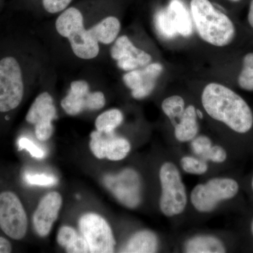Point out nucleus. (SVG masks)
<instances>
[{"label": "nucleus", "mask_w": 253, "mask_h": 253, "mask_svg": "<svg viewBox=\"0 0 253 253\" xmlns=\"http://www.w3.org/2000/svg\"><path fill=\"white\" fill-rule=\"evenodd\" d=\"M201 104L210 117L231 130L246 134L252 129V110L239 94L228 86L209 83L201 94Z\"/></svg>", "instance_id": "1"}, {"label": "nucleus", "mask_w": 253, "mask_h": 253, "mask_svg": "<svg viewBox=\"0 0 253 253\" xmlns=\"http://www.w3.org/2000/svg\"><path fill=\"white\" fill-rule=\"evenodd\" d=\"M191 16L196 31L203 41L211 45H229L236 36L234 23L214 7L209 0H191Z\"/></svg>", "instance_id": "2"}, {"label": "nucleus", "mask_w": 253, "mask_h": 253, "mask_svg": "<svg viewBox=\"0 0 253 253\" xmlns=\"http://www.w3.org/2000/svg\"><path fill=\"white\" fill-rule=\"evenodd\" d=\"M83 24L81 11L71 7L60 15L56 20V28L60 36L68 38L73 52L78 57L94 59L99 54V42Z\"/></svg>", "instance_id": "3"}, {"label": "nucleus", "mask_w": 253, "mask_h": 253, "mask_svg": "<svg viewBox=\"0 0 253 253\" xmlns=\"http://www.w3.org/2000/svg\"><path fill=\"white\" fill-rule=\"evenodd\" d=\"M159 181L160 211L168 217L180 215L187 206L188 196L177 166L169 161L163 163L159 169Z\"/></svg>", "instance_id": "4"}, {"label": "nucleus", "mask_w": 253, "mask_h": 253, "mask_svg": "<svg viewBox=\"0 0 253 253\" xmlns=\"http://www.w3.org/2000/svg\"><path fill=\"white\" fill-rule=\"evenodd\" d=\"M22 66L13 55L0 58V113H6L18 107L24 96Z\"/></svg>", "instance_id": "5"}, {"label": "nucleus", "mask_w": 253, "mask_h": 253, "mask_svg": "<svg viewBox=\"0 0 253 253\" xmlns=\"http://www.w3.org/2000/svg\"><path fill=\"white\" fill-rule=\"evenodd\" d=\"M239 191V184L229 177H214L194 186L190 201L198 212H212L221 202L234 199Z\"/></svg>", "instance_id": "6"}, {"label": "nucleus", "mask_w": 253, "mask_h": 253, "mask_svg": "<svg viewBox=\"0 0 253 253\" xmlns=\"http://www.w3.org/2000/svg\"><path fill=\"white\" fill-rule=\"evenodd\" d=\"M80 231L89 245L90 253L114 252L116 242L111 226L102 216L86 213L78 221Z\"/></svg>", "instance_id": "7"}, {"label": "nucleus", "mask_w": 253, "mask_h": 253, "mask_svg": "<svg viewBox=\"0 0 253 253\" xmlns=\"http://www.w3.org/2000/svg\"><path fill=\"white\" fill-rule=\"evenodd\" d=\"M0 229L15 240L22 239L27 232L26 211L18 196L11 191L0 194Z\"/></svg>", "instance_id": "8"}, {"label": "nucleus", "mask_w": 253, "mask_h": 253, "mask_svg": "<svg viewBox=\"0 0 253 253\" xmlns=\"http://www.w3.org/2000/svg\"><path fill=\"white\" fill-rule=\"evenodd\" d=\"M156 25L160 34L165 38L189 37L192 34L190 14L180 0H172L167 9L160 11L156 16Z\"/></svg>", "instance_id": "9"}, {"label": "nucleus", "mask_w": 253, "mask_h": 253, "mask_svg": "<svg viewBox=\"0 0 253 253\" xmlns=\"http://www.w3.org/2000/svg\"><path fill=\"white\" fill-rule=\"evenodd\" d=\"M104 183L113 196L126 207L134 208L140 204V178L134 169H126L119 174L106 176Z\"/></svg>", "instance_id": "10"}, {"label": "nucleus", "mask_w": 253, "mask_h": 253, "mask_svg": "<svg viewBox=\"0 0 253 253\" xmlns=\"http://www.w3.org/2000/svg\"><path fill=\"white\" fill-rule=\"evenodd\" d=\"M89 148L98 159L107 158L111 161L125 159L131 151L130 142L114 132L104 133L94 131L91 134Z\"/></svg>", "instance_id": "11"}, {"label": "nucleus", "mask_w": 253, "mask_h": 253, "mask_svg": "<svg viewBox=\"0 0 253 253\" xmlns=\"http://www.w3.org/2000/svg\"><path fill=\"white\" fill-rule=\"evenodd\" d=\"M163 66L159 63H149L142 70L129 71L123 77L125 84L131 90V96L143 99L154 91L158 78L162 74Z\"/></svg>", "instance_id": "12"}, {"label": "nucleus", "mask_w": 253, "mask_h": 253, "mask_svg": "<svg viewBox=\"0 0 253 253\" xmlns=\"http://www.w3.org/2000/svg\"><path fill=\"white\" fill-rule=\"evenodd\" d=\"M111 56L117 61L118 66L125 71L144 67L152 61V56L144 50L138 49L128 37H120L113 44Z\"/></svg>", "instance_id": "13"}, {"label": "nucleus", "mask_w": 253, "mask_h": 253, "mask_svg": "<svg viewBox=\"0 0 253 253\" xmlns=\"http://www.w3.org/2000/svg\"><path fill=\"white\" fill-rule=\"evenodd\" d=\"M62 203V196L56 191L48 193L41 199L33 216V226L38 235L45 237L49 234L59 216Z\"/></svg>", "instance_id": "14"}, {"label": "nucleus", "mask_w": 253, "mask_h": 253, "mask_svg": "<svg viewBox=\"0 0 253 253\" xmlns=\"http://www.w3.org/2000/svg\"><path fill=\"white\" fill-rule=\"evenodd\" d=\"M56 111L52 96L48 92L40 94L32 104L26 115V121L30 124L51 123L56 118Z\"/></svg>", "instance_id": "15"}, {"label": "nucleus", "mask_w": 253, "mask_h": 253, "mask_svg": "<svg viewBox=\"0 0 253 253\" xmlns=\"http://www.w3.org/2000/svg\"><path fill=\"white\" fill-rule=\"evenodd\" d=\"M89 94V85L85 81L73 82L67 96L61 101V106L70 116H76L86 110Z\"/></svg>", "instance_id": "16"}, {"label": "nucleus", "mask_w": 253, "mask_h": 253, "mask_svg": "<svg viewBox=\"0 0 253 253\" xmlns=\"http://www.w3.org/2000/svg\"><path fill=\"white\" fill-rule=\"evenodd\" d=\"M197 110L193 105L186 106L179 118V122L174 126V137L181 143L189 142L198 135L199 131Z\"/></svg>", "instance_id": "17"}, {"label": "nucleus", "mask_w": 253, "mask_h": 253, "mask_svg": "<svg viewBox=\"0 0 253 253\" xmlns=\"http://www.w3.org/2000/svg\"><path fill=\"white\" fill-rule=\"evenodd\" d=\"M159 247L158 236L150 230L137 231L126 241L121 252L129 253H156Z\"/></svg>", "instance_id": "18"}, {"label": "nucleus", "mask_w": 253, "mask_h": 253, "mask_svg": "<svg viewBox=\"0 0 253 253\" xmlns=\"http://www.w3.org/2000/svg\"><path fill=\"white\" fill-rule=\"evenodd\" d=\"M184 251L186 253H224V243L212 235H197L186 241Z\"/></svg>", "instance_id": "19"}, {"label": "nucleus", "mask_w": 253, "mask_h": 253, "mask_svg": "<svg viewBox=\"0 0 253 253\" xmlns=\"http://www.w3.org/2000/svg\"><path fill=\"white\" fill-rule=\"evenodd\" d=\"M89 31L98 42L109 44L117 38L121 31V23L117 18L109 16Z\"/></svg>", "instance_id": "20"}, {"label": "nucleus", "mask_w": 253, "mask_h": 253, "mask_svg": "<svg viewBox=\"0 0 253 253\" xmlns=\"http://www.w3.org/2000/svg\"><path fill=\"white\" fill-rule=\"evenodd\" d=\"M123 114L120 110L113 109L105 111L96 118V130L104 133L114 132L123 121Z\"/></svg>", "instance_id": "21"}, {"label": "nucleus", "mask_w": 253, "mask_h": 253, "mask_svg": "<svg viewBox=\"0 0 253 253\" xmlns=\"http://www.w3.org/2000/svg\"><path fill=\"white\" fill-rule=\"evenodd\" d=\"M186 109V103L179 95H173L163 100L161 104L163 112L172 122L176 124V120L179 119Z\"/></svg>", "instance_id": "22"}, {"label": "nucleus", "mask_w": 253, "mask_h": 253, "mask_svg": "<svg viewBox=\"0 0 253 253\" xmlns=\"http://www.w3.org/2000/svg\"><path fill=\"white\" fill-rule=\"evenodd\" d=\"M179 163L182 170L187 174L202 175L206 174L209 169L208 161L199 156H183Z\"/></svg>", "instance_id": "23"}, {"label": "nucleus", "mask_w": 253, "mask_h": 253, "mask_svg": "<svg viewBox=\"0 0 253 253\" xmlns=\"http://www.w3.org/2000/svg\"><path fill=\"white\" fill-rule=\"evenodd\" d=\"M240 87L246 91H253V52L245 55L243 66L238 77Z\"/></svg>", "instance_id": "24"}, {"label": "nucleus", "mask_w": 253, "mask_h": 253, "mask_svg": "<svg viewBox=\"0 0 253 253\" xmlns=\"http://www.w3.org/2000/svg\"><path fill=\"white\" fill-rule=\"evenodd\" d=\"M212 141L209 136H196L191 141V148L196 156L202 158L212 146Z\"/></svg>", "instance_id": "25"}, {"label": "nucleus", "mask_w": 253, "mask_h": 253, "mask_svg": "<svg viewBox=\"0 0 253 253\" xmlns=\"http://www.w3.org/2000/svg\"><path fill=\"white\" fill-rule=\"evenodd\" d=\"M79 234L71 226H62L59 229L57 235V243L60 246L66 249L74 241Z\"/></svg>", "instance_id": "26"}, {"label": "nucleus", "mask_w": 253, "mask_h": 253, "mask_svg": "<svg viewBox=\"0 0 253 253\" xmlns=\"http://www.w3.org/2000/svg\"><path fill=\"white\" fill-rule=\"evenodd\" d=\"M203 159L208 162L214 163H222L227 159V152L222 146L219 145H212V147L205 154Z\"/></svg>", "instance_id": "27"}, {"label": "nucleus", "mask_w": 253, "mask_h": 253, "mask_svg": "<svg viewBox=\"0 0 253 253\" xmlns=\"http://www.w3.org/2000/svg\"><path fill=\"white\" fill-rule=\"evenodd\" d=\"M25 179L32 185L52 186L57 182V179L54 176L46 174H27Z\"/></svg>", "instance_id": "28"}, {"label": "nucleus", "mask_w": 253, "mask_h": 253, "mask_svg": "<svg viewBox=\"0 0 253 253\" xmlns=\"http://www.w3.org/2000/svg\"><path fill=\"white\" fill-rule=\"evenodd\" d=\"M18 146L20 149L27 150L32 156L38 159H42L45 156L44 151L27 138L23 137L20 139L18 141Z\"/></svg>", "instance_id": "29"}, {"label": "nucleus", "mask_w": 253, "mask_h": 253, "mask_svg": "<svg viewBox=\"0 0 253 253\" xmlns=\"http://www.w3.org/2000/svg\"><path fill=\"white\" fill-rule=\"evenodd\" d=\"M106 104V99L104 94L101 91L96 92H89L87 97V104L86 110L96 111L102 109Z\"/></svg>", "instance_id": "30"}, {"label": "nucleus", "mask_w": 253, "mask_h": 253, "mask_svg": "<svg viewBox=\"0 0 253 253\" xmlns=\"http://www.w3.org/2000/svg\"><path fill=\"white\" fill-rule=\"evenodd\" d=\"M72 0H42L43 6L48 12L54 14L66 9Z\"/></svg>", "instance_id": "31"}, {"label": "nucleus", "mask_w": 253, "mask_h": 253, "mask_svg": "<svg viewBox=\"0 0 253 253\" xmlns=\"http://www.w3.org/2000/svg\"><path fill=\"white\" fill-rule=\"evenodd\" d=\"M54 131L51 123H40L36 125V135L40 141L48 140Z\"/></svg>", "instance_id": "32"}, {"label": "nucleus", "mask_w": 253, "mask_h": 253, "mask_svg": "<svg viewBox=\"0 0 253 253\" xmlns=\"http://www.w3.org/2000/svg\"><path fill=\"white\" fill-rule=\"evenodd\" d=\"M11 245L8 240L0 237V253H9L11 252Z\"/></svg>", "instance_id": "33"}, {"label": "nucleus", "mask_w": 253, "mask_h": 253, "mask_svg": "<svg viewBox=\"0 0 253 253\" xmlns=\"http://www.w3.org/2000/svg\"><path fill=\"white\" fill-rule=\"evenodd\" d=\"M248 21H249L250 26L253 29V0H251V2H250Z\"/></svg>", "instance_id": "34"}, {"label": "nucleus", "mask_w": 253, "mask_h": 253, "mask_svg": "<svg viewBox=\"0 0 253 253\" xmlns=\"http://www.w3.org/2000/svg\"><path fill=\"white\" fill-rule=\"evenodd\" d=\"M231 1H234V2H237V1H241V0H230Z\"/></svg>", "instance_id": "35"}, {"label": "nucleus", "mask_w": 253, "mask_h": 253, "mask_svg": "<svg viewBox=\"0 0 253 253\" xmlns=\"http://www.w3.org/2000/svg\"><path fill=\"white\" fill-rule=\"evenodd\" d=\"M251 229H252L253 234V219L252 221V224H251Z\"/></svg>", "instance_id": "36"}, {"label": "nucleus", "mask_w": 253, "mask_h": 253, "mask_svg": "<svg viewBox=\"0 0 253 253\" xmlns=\"http://www.w3.org/2000/svg\"><path fill=\"white\" fill-rule=\"evenodd\" d=\"M252 189H253V179H252Z\"/></svg>", "instance_id": "37"}]
</instances>
